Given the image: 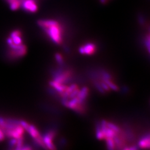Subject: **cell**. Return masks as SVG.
<instances>
[{"label": "cell", "instance_id": "cell-1", "mask_svg": "<svg viewBox=\"0 0 150 150\" xmlns=\"http://www.w3.org/2000/svg\"><path fill=\"white\" fill-rule=\"evenodd\" d=\"M38 25L54 43L61 44L62 41V29L61 26L54 20H40L37 21Z\"/></svg>", "mask_w": 150, "mask_h": 150}, {"label": "cell", "instance_id": "cell-2", "mask_svg": "<svg viewBox=\"0 0 150 150\" xmlns=\"http://www.w3.org/2000/svg\"><path fill=\"white\" fill-rule=\"evenodd\" d=\"M10 49L8 51V57L11 60H16L25 55L27 48L23 44L16 45L14 43L8 45Z\"/></svg>", "mask_w": 150, "mask_h": 150}, {"label": "cell", "instance_id": "cell-3", "mask_svg": "<svg viewBox=\"0 0 150 150\" xmlns=\"http://www.w3.org/2000/svg\"><path fill=\"white\" fill-rule=\"evenodd\" d=\"M4 134L10 138L18 139L24 137V129L20 124L11 128L5 131Z\"/></svg>", "mask_w": 150, "mask_h": 150}, {"label": "cell", "instance_id": "cell-4", "mask_svg": "<svg viewBox=\"0 0 150 150\" xmlns=\"http://www.w3.org/2000/svg\"><path fill=\"white\" fill-rule=\"evenodd\" d=\"M21 6L24 11L30 13H35L38 10V5L35 0H24Z\"/></svg>", "mask_w": 150, "mask_h": 150}, {"label": "cell", "instance_id": "cell-5", "mask_svg": "<svg viewBox=\"0 0 150 150\" xmlns=\"http://www.w3.org/2000/svg\"><path fill=\"white\" fill-rule=\"evenodd\" d=\"M55 136V132L54 131H50L45 134L43 137V141L45 143L46 148L50 150H55L56 147L55 145L53 144L52 140L54 137Z\"/></svg>", "mask_w": 150, "mask_h": 150}, {"label": "cell", "instance_id": "cell-6", "mask_svg": "<svg viewBox=\"0 0 150 150\" xmlns=\"http://www.w3.org/2000/svg\"><path fill=\"white\" fill-rule=\"evenodd\" d=\"M95 51L96 46L95 44L92 43H86L79 48V53L83 55H91L95 52Z\"/></svg>", "mask_w": 150, "mask_h": 150}, {"label": "cell", "instance_id": "cell-7", "mask_svg": "<svg viewBox=\"0 0 150 150\" xmlns=\"http://www.w3.org/2000/svg\"><path fill=\"white\" fill-rule=\"evenodd\" d=\"M10 37L12 39L13 43L16 45H21L22 43V33L20 30H15L11 33Z\"/></svg>", "mask_w": 150, "mask_h": 150}, {"label": "cell", "instance_id": "cell-8", "mask_svg": "<svg viewBox=\"0 0 150 150\" xmlns=\"http://www.w3.org/2000/svg\"><path fill=\"white\" fill-rule=\"evenodd\" d=\"M70 72L69 71H65L58 73L56 76L55 81L56 82L62 84L67 79H69L70 76Z\"/></svg>", "mask_w": 150, "mask_h": 150}, {"label": "cell", "instance_id": "cell-9", "mask_svg": "<svg viewBox=\"0 0 150 150\" xmlns=\"http://www.w3.org/2000/svg\"><path fill=\"white\" fill-rule=\"evenodd\" d=\"M26 130L29 133L30 136L34 138V140L41 136L37 128L32 125L29 124V126L27 127V128L26 129Z\"/></svg>", "mask_w": 150, "mask_h": 150}, {"label": "cell", "instance_id": "cell-10", "mask_svg": "<svg viewBox=\"0 0 150 150\" xmlns=\"http://www.w3.org/2000/svg\"><path fill=\"white\" fill-rule=\"evenodd\" d=\"M88 94V89L87 87H83L82 88L81 90H79V92L78 93V94L76 96L79 98L80 102L82 104L83 103V102L87 98Z\"/></svg>", "mask_w": 150, "mask_h": 150}, {"label": "cell", "instance_id": "cell-11", "mask_svg": "<svg viewBox=\"0 0 150 150\" xmlns=\"http://www.w3.org/2000/svg\"><path fill=\"white\" fill-rule=\"evenodd\" d=\"M10 5V7L12 11H16L21 7V0H6Z\"/></svg>", "mask_w": 150, "mask_h": 150}, {"label": "cell", "instance_id": "cell-12", "mask_svg": "<svg viewBox=\"0 0 150 150\" xmlns=\"http://www.w3.org/2000/svg\"><path fill=\"white\" fill-rule=\"evenodd\" d=\"M50 85L52 87H54L57 91H58L59 92H61V94L63 93V92H64L67 88L66 86L63 85L61 83H59L58 82H56L55 81L51 82Z\"/></svg>", "mask_w": 150, "mask_h": 150}, {"label": "cell", "instance_id": "cell-13", "mask_svg": "<svg viewBox=\"0 0 150 150\" xmlns=\"http://www.w3.org/2000/svg\"><path fill=\"white\" fill-rule=\"evenodd\" d=\"M139 146L142 149H149L150 147V137L148 135L143 137L138 143Z\"/></svg>", "mask_w": 150, "mask_h": 150}, {"label": "cell", "instance_id": "cell-14", "mask_svg": "<svg viewBox=\"0 0 150 150\" xmlns=\"http://www.w3.org/2000/svg\"><path fill=\"white\" fill-rule=\"evenodd\" d=\"M106 143H107V147L109 149L113 150L115 149V143L113 138H106Z\"/></svg>", "mask_w": 150, "mask_h": 150}, {"label": "cell", "instance_id": "cell-15", "mask_svg": "<svg viewBox=\"0 0 150 150\" xmlns=\"http://www.w3.org/2000/svg\"><path fill=\"white\" fill-rule=\"evenodd\" d=\"M104 81L108 85V86L110 88H111V89L115 90V91L118 90V87L115 83H113L112 81H111L110 79H104Z\"/></svg>", "mask_w": 150, "mask_h": 150}, {"label": "cell", "instance_id": "cell-16", "mask_svg": "<svg viewBox=\"0 0 150 150\" xmlns=\"http://www.w3.org/2000/svg\"><path fill=\"white\" fill-rule=\"evenodd\" d=\"M96 136L98 139L99 140H102L105 137H104V134H103L102 131L101 130V128L100 127L97 128V132H96Z\"/></svg>", "mask_w": 150, "mask_h": 150}, {"label": "cell", "instance_id": "cell-17", "mask_svg": "<svg viewBox=\"0 0 150 150\" xmlns=\"http://www.w3.org/2000/svg\"><path fill=\"white\" fill-rule=\"evenodd\" d=\"M107 126L109 127V128H110L112 130H114L115 131L117 132V133H119V131H120V130H119V127L117 126L116 125H115V124H113L112 123L107 122Z\"/></svg>", "mask_w": 150, "mask_h": 150}, {"label": "cell", "instance_id": "cell-18", "mask_svg": "<svg viewBox=\"0 0 150 150\" xmlns=\"http://www.w3.org/2000/svg\"><path fill=\"white\" fill-rule=\"evenodd\" d=\"M55 58L56 61H57V62L60 64H62L63 63V57L62 56H61V54H56L55 55Z\"/></svg>", "mask_w": 150, "mask_h": 150}, {"label": "cell", "instance_id": "cell-19", "mask_svg": "<svg viewBox=\"0 0 150 150\" xmlns=\"http://www.w3.org/2000/svg\"><path fill=\"white\" fill-rule=\"evenodd\" d=\"M5 135L4 134L3 131H2V130L0 128V141H2L4 140L5 138Z\"/></svg>", "mask_w": 150, "mask_h": 150}, {"label": "cell", "instance_id": "cell-20", "mask_svg": "<svg viewBox=\"0 0 150 150\" xmlns=\"http://www.w3.org/2000/svg\"><path fill=\"white\" fill-rule=\"evenodd\" d=\"M139 21L141 24H143V18L142 16H141L139 17Z\"/></svg>", "mask_w": 150, "mask_h": 150}, {"label": "cell", "instance_id": "cell-21", "mask_svg": "<svg viewBox=\"0 0 150 150\" xmlns=\"http://www.w3.org/2000/svg\"><path fill=\"white\" fill-rule=\"evenodd\" d=\"M100 1L103 4H105V3H106L107 2V0H100Z\"/></svg>", "mask_w": 150, "mask_h": 150}]
</instances>
